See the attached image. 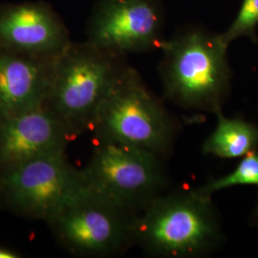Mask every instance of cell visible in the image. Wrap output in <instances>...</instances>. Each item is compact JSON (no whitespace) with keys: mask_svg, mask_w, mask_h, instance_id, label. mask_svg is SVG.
Returning a JSON list of instances; mask_svg holds the SVG:
<instances>
[{"mask_svg":"<svg viewBox=\"0 0 258 258\" xmlns=\"http://www.w3.org/2000/svg\"><path fill=\"white\" fill-rule=\"evenodd\" d=\"M87 184L61 152L0 172V197L14 212L47 222Z\"/></svg>","mask_w":258,"mask_h":258,"instance_id":"obj_6","label":"cell"},{"mask_svg":"<svg viewBox=\"0 0 258 258\" xmlns=\"http://www.w3.org/2000/svg\"><path fill=\"white\" fill-rule=\"evenodd\" d=\"M16 257V255L13 253V252H11V251H8V250H6V249H0V258H13Z\"/></svg>","mask_w":258,"mask_h":258,"instance_id":"obj_15","label":"cell"},{"mask_svg":"<svg viewBox=\"0 0 258 258\" xmlns=\"http://www.w3.org/2000/svg\"><path fill=\"white\" fill-rule=\"evenodd\" d=\"M160 48V74L166 98L189 109L221 111L231 82L229 45L221 34L189 25L164 40Z\"/></svg>","mask_w":258,"mask_h":258,"instance_id":"obj_1","label":"cell"},{"mask_svg":"<svg viewBox=\"0 0 258 258\" xmlns=\"http://www.w3.org/2000/svg\"><path fill=\"white\" fill-rule=\"evenodd\" d=\"M72 41L64 21L45 2L0 6V48L24 55L55 56Z\"/></svg>","mask_w":258,"mask_h":258,"instance_id":"obj_9","label":"cell"},{"mask_svg":"<svg viewBox=\"0 0 258 258\" xmlns=\"http://www.w3.org/2000/svg\"><path fill=\"white\" fill-rule=\"evenodd\" d=\"M135 215L87 184L47 223L71 253L104 256L133 239Z\"/></svg>","mask_w":258,"mask_h":258,"instance_id":"obj_5","label":"cell"},{"mask_svg":"<svg viewBox=\"0 0 258 258\" xmlns=\"http://www.w3.org/2000/svg\"><path fill=\"white\" fill-rule=\"evenodd\" d=\"M257 27L258 0H243L236 18L222 33L221 37L229 46L240 37H247L251 42L257 43Z\"/></svg>","mask_w":258,"mask_h":258,"instance_id":"obj_14","label":"cell"},{"mask_svg":"<svg viewBox=\"0 0 258 258\" xmlns=\"http://www.w3.org/2000/svg\"><path fill=\"white\" fill-rule=\"evenodd\" d=\"M215 114L217 125L204 144L205 154L233 159L257 149L258 125L239 118H227L221 111Z\"/></svg>","mask_w":258,"mask_h":258,"instance_id":"obj_12","label":"cell"},{"mask_svg":"<svg viewBox=\"0 0 258 258\" xmlns=\"http://www.w3.org/2000/svg\"><path fill=\"white\" fill-rule=\"evenodd\" d=\"M254 219H255V221L258 224V203L257 206H256V209H255V212H254Z\"/></svg>","mask_w":258,"mask_h":258,"instance_id":"obj_16","label":"cell"},{"mask_svg":"<svg viewBox=\"0 0 258 258\" xmlns=\"http://www.w3.org/2000/svg\"><path fill=\"white\" fill-rule=\"evenodd\" d=\"M236 185L258 186V149L242 157L239 164L231 173L212 180L195 191L212 198V194Z\"/></svg>","mask_w":258,"mask_h":258,"instance_id":"obj_13","label":"cell"},{"mask_svg":"<svg viewBox=\"0 0 258 258\" xmlns=\"http://www.w3.org/2000/svg\"><path fill=\"white\" fill-rule=\"evenodd\" d=\"M136 214L133 239L165 257L205 254L220 240V225L212 198L195 190L158 195Z\"/></svg>","mask_w":258,"mask_h":258,"instance_id":"obj_2","label":"cell"},{"mask_svg":"<svg viewBox=\"0 0 258 258\" xmlns=\"http://www.w3.org/2000/svg\"><path fill=\"white\" fill-rule=\"evenodd\" d=\"M119 55L89 42H71L56 55L45 107L73 133L92 127L120 69Z\"/></svg>","mask_w":258,"mask_h":258,"instance_id":"obj_3","label":"cell"},{"mask_svg":"<svg viewBox=\"0 0 258 258\" xmlns=\"http://www.w3.org/2000/svg\"><path fill=\"white\" fill-rule=\"evenodd\" d=\"M92 128L102 140L164 155L174 126L163 104L149 91L138 72L122 67L97 111Z\"/></svg>","mask_w":258,"mask_h":258,"instance_id":"obj_4","label":"cell"},{"mask_svg":"<svg viewBox=\"0 0 258 258\" xmlns=\"http://www.w3.org/2000/svg\"><path fill=\"white\" fill-rule=\"evenodd\" d=\"M73 132L45 106L0 120V172L65 152Z\"/></svg>","mask_w":258,"mask_h":258,"instance_id":"obj_10","label":"cell"},{"mask_svg":"<svg viewBox=\"0 0 258 258\" xmlns=\"http://www.w3.org/2000/svg\"><path fill=\"white\" fill-rule=\"evenodd\" d=\"M83 172L92 189L135 213L159 195L165 178L160 157L102 139Z\"/></svg>","mask_w":258,"mask_h":258,"instance_id":"obj_7","label":"cell"},{"mask_svg":"<svg viewBox=\"0 0 258 258\" xmlns=\"http://www.w3.org/2000/svg\"><path fill=\"white\" fill-rule=\"evenodd\" d=\"M165 24L162 0H99L87 27V42L114 55L161 47Z\"/></svg>","mask_w":258,"mask_h":258,"instance_id":"obj_8","label":"cell"},{"mask_svg":"<svg viewBox=\"0 0 258 258\" xmlns=\"http://www.w3.org/2000/svg\"><path fill=\"white\" fill-rule=\"evenodd\" d=\"M55 56L24 55L0 48V120L45 105Z\"/></svg>","mask_w":258,"mask_h":258,"instance_id":"obj_11","label":"cell"}]
</instances>
